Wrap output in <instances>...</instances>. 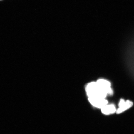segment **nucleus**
<instances>
[{
    "instance_id": "f257e3e1",
    "label": "nucleus",
    "mask_w": 134,
    "mask_h": 134,
    "mask_svg": "<svg viewBox=\"0 0 134 134\" xmlns=\"http://www.w3.org/2000/svg\"><path fill=\"white\" fill-rule=\"evenodd\" d=\"M85 90L88 98H105L107 95L98 86L96 82H92L86 86Z\"/></svg>"
},
{
    "instance_id": "f03ea898",
    "label": "nucleus",
    "mask_w": 134,
    "mask_h": 134,
    "mask_svg": "<svg viewBox=\"0 0 134 134\" xmlns=\"http://www.w3.org/2000/svg\"><path fill=\"white\" fill-rule=\"evenodd\" d=\"M97 85L102 91L108 95L113 94V92L109 82L104 79H99L96 82Z\"/></svg>"
},
{
    "instance_id": "7ed1b4c3",
    "label": "nucleus",
    "mask_w": 134,
    "mask_h": 134,
    "mask_svg": "<svg viewBox=\"0 0 134 134\" xmlns=\"http://www.w3.org/2000/svg\"><path fill=\"white\" fill-rule=\"evenodd\" d=\"M90 103L93 106L101 109L107 105L108 102L105 98H88Z\"/></svg>"
},
{
    "instance_id": "20e7f679",
    "label": "nucleus",
    "mask_w": 134,
    "mask_h": 134,
    "mask_svg": "<svg viewBox=\"0 0 134 134\" xmlns=\"http://www.w3.org/2000/svg\"><path fill=\"white\" fill-rule=\"evenodd\" d=\"M133 105V102L130 100L125 101L123 99H121L119 103V108L116 110V113L118 114L121 113L130 108Z\"/></svg>"
},
{
    "instance_id": "39448f33",
    "label": "nucleus",
    "mask_w": 134,
    "mask_h": 134,
    "mask_svg": "<svg viewBox=\"0 0 134 134\" xmlns=\"http://www.w3.org/2000/svg\"><path fill=\"white\" fill-rule=\"evenodd\" d=\"M101 109L102 113L106 115L111 114L116 111L115 107L113 105H107Z\"/></svg>"
},
{
    "instance_id": "423d86ee",
    "label": "nucleus",
    "mask_w": 134,
    "mask_h": 134,
    "mask_svg": "<svg viewBox=\"0 0 134 134\" xmlns=\"http://www.w3.org/2000/svg\"></svg>"
}]
</instances>
